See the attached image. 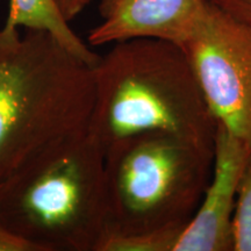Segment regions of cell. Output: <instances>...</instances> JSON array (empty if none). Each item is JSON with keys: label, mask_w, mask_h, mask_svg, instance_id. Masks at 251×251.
I'll return each mask as SVG.
<instances>
[{"label": "cell", "mask_w": 251, "mask_h": 251, "mask_svg": "<svg viewBox=\"0 0 251 251\" xmlns=\"http://www.w3.org/2000/svg\"><path fill=\"white\" fill-rule=\"evenodd\" d=\"M89 135L105 153L142 133H168L214 150L218 122L180 46L158 39L113 43L92 67Z\"/></svg>", "instance_id": "cell-1"}, {"label": "cell", "mask_w": 251, "mask_h": 251, "mask_svg": "<svg viewBox=\"0 0 251 251\" xmlns=\"http://www.w3.org/2000/svg\"><path fill=\"white\" fill-rule=\"evenodd\" d=\"M233 251H251V144L238 184L233 216Z\"/></svg>", "instance_id": "cell-10"}, {"label": "cell", "mask_w": 251, "mask_h": 251, "mask_svg": "<svg viewBox=\"0 0 251 251\" xmlns=\"http://www.w3.org/2000/svg\"><path fill=\"white\" fill-rule=\"evenodd\" d=\"M185 227L175 226L134 235L106 234L98 251H175Z\"/></svg>", "instance_id": "cell-9"}, {"label": "cell", "mask_w": 251, "mask_h": 251, "mask_svg": "<svg viewBox=\"0 0 251 251\" xmlns=\"http://www.w3.org/2000/svg\"><path fill=\"white\" fill-rule=\"evenodd\" d=\"M107 233L186 226L212 176L214 150L168 133H142L105 153Z\"/></svg>", "instance_id": "cell-4"}, {"label": "cell", "mask_w": 251, "mask_h": 251, "mask_svg": "<svg viewBox=\"0 0 251 251\" xmlns=\"http://www.w3.org/2000/svg\"><path fill=\"white\" fill-rule=\"evenodd\" d=\"M21 27L51 34L72 54L91 67L98 61L99 55L75 33L55 0H11L7 20L1 29L14 31Z\"/></svg>", "instance_id": "cell-8"}, {"label": "cell", "mask_w": 251, "mask_h": 251, "mask_svg": "<svg viewBox=\"0 0 251 251\" xmlns=\"http://www.w3.org/2000/svg\"><path fill=\"white\" fill-rule=\"evenodd\" d=\"M0 222L40 251H98L107 233L105 156L89 133L0 183Z\"/></svg>", "instance_id": "cell-3"}, {"label": "cell", "mask_w": 251, "mask_h": 251, "mask_svg": "<svg viewBox=\"0 0 251 251\" xmlns=\"http://www.w3.org/2000/svg\"><path fill=\"white\" fill-rule=\"evenodd\" d=\"M216 8L251 27V0H207Z\"/></svg>", "instance_id": "cell-11"}, {"label": "cell", "mask_w": 251, "mask_h": 251, "mask_svg": "<svg viewBox=\"0 0 251 251\" xmlns=\"http://www.w3.org/2000/svg\"><path fill=\"white\" fill-rule=\"evenodd\" d=\"M0 29V183L40 153L89 133L92 67L45 30Z\"/></svg>", "instance_id": "cell-2"}, {"label": "cell", "mask_w": 251, "mask_h": 251, "mask_svg": "<svg viewBox=\"0 0 251 251\" xmlns=\"http://www.w3.org/2000/svg\"><path fill=\"white\" fill-rule=\"evenodd\" d=\"M207 6V0H100V23L89 33L93 47L130 39H158L181 46Z\"/></svg>", "instance_id": "cell-7"}, {"label": "cell", "mask_w": 251, "mask_h": 251, "mask_svg": "<svg viewBox=\"0 0 251 251\" xmlns=\"http://www.w3.org/2000/svg\"><path fill=\"white\" fill-rule=\"evenodd\" d=\"M250 144L218 124L212 176L175 251H233V216Z\"/></svg>", "instance_id": "cell-6"}, {"label": "cell", "mask_w": 251, "mask_h": 251, "mask_svg": "<svg viewBox=\"0 0 251 251\" xmlns=\"http://www.w3.org/2000/svg\"><path fill=\"white\" fill-rule=\"evenodd\" d=\"M55 1L69 23L74 20L78 14H80L83 9L89 5L85 0H55Z\"/></svg>", "instance_id": "cell-13"}, {"label": "cell", "mask_w": 251, "mask_h": 251, "mask_svg": "<svg viewBox=\"0 0 251 251\" xmlns=\"http://www.w3.org/2000/svg\"><path fill=\"white\" fill-rule=\"evenodd\" d=\"M0 251H40L39 248L19 236L0 222Z\"/></svg>", "instance_id": "cell-12"}, {"label": "cell", "mask_w": 251, "mask_h": 251, "mask_svg": "<svg viewBox=\"0 0 251 251\" xmlns=\"http://www.w3.org/2000/svg\"><path fill=\"white\" fill-rule=\"evenodd\" d=\"M85 1L87 2V4H90V1H91V0H85Z\"/></svg>", "instance_id": "cell-14"}, {"label": "cell", "mask_w": 251, "mask_h": 251, "mask_svg": "<svg viewBox=\"0 0 251 251\" xmlns=\"http://www.w3.org/2000/svg\"><path fill=\"white\" fill-rule=\"evenodd\" d=\"M180 47L216 122L251 144V27L207 1Z\"/></svg>", "instance_id": "cell-5"}]
</instances>
